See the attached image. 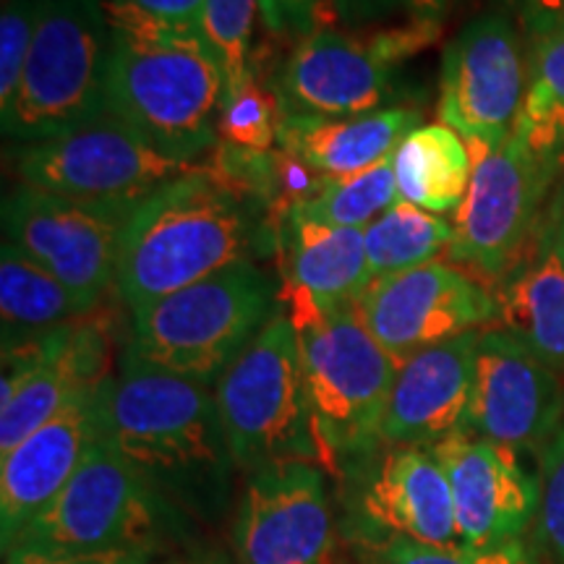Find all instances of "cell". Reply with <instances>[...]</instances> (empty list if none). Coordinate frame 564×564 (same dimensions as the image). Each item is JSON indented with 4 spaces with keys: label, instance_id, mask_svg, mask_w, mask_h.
Returning a JSON list of instances; mask_svg holds the SVG:
<instances>
[{
    "label": "cell",
    "instance_id": "obj_1",
    "mask_svg": "<svg viewBox=\"0 0 564 564\" xmlns=\"http://www.w3.org/2000/svg\"><path fill=\"white\" fill-rule=\"evenodd\" d=\"M105 436L194 523H217L228 510L236 463L207 384L154 369L126 350L108 382Z\"/></svg>",
    "mask_w": 564,
    "mask_h": 564
},
{
    "label": "cell",
    "instance_id": "obj_2",
    "mask_svg": "<svg viewBox=\"0 0 564 564\" xmlns=\"http://www.w3.org/2000/svg\"><path fill=\"white\" fill-rule=\"evenodd\" d=\"M264 241L257 194L199 165L131 212L116 288L133 312L230 267L253 264Z\"/></svg>",
    "mask_w": 564,
    "mask_h": 564
},
{
    "label": "cell",
    "instance_id": "obj_3",
    "mask_svg": "<svg viewBox=\"0 0 564 564\" xmlns=\"http://www.w3.org/2000/svg\"><path fill=\"white\" fill-rule=\"evenodd\" d=\"M108 102L154 150L194 162L220 137L225 74L199 26L158 21L105 0Z\"/></svg>",
    "mask_w": 564,
    "mask_h": 564
},
{
    "label": "cell",
    "instance_id": "obj_4",
    "mask_svg": "<svg viewBox=\"0 0 564 564\" xmlns=\"http://www.w3.org/2000/svg\"><path fill=\"white\" fill-rule=\"evenodd\" d=\"M192 523L194 520L162 499L102 434L66 489L3 554H97L121 549L162 554L192 535Z\"/></svg>",
    "mask_w": 564,
    "mask_h": 564
},
{
    "label": "cell",
    "instance_id": "obj_5",
    "mask_svg": "<svg viewBox=\"0 0 564 564\" xmlns=\"http://www.w3.org/2000/svg\"><path fill=\"white\" fill-rule=\"evenodd\" d=\"M215 400L238 470L324 460L299 333L288 312H274L230 364L215 384Z\"/></svg>",
    "mask_w": 564,
    "mask_h": 564
},
{
    "label": "cell",
    "instance_id": "obj_6",
    "mask_svg": "<svg viewBox=\"0 0 564 564\" xmlns=\"http://www.w3.org/2000/svg\"><path fill=\"white\" fill-rule=\"evenodd\" d=\"M274 288L257 264L133 308L129 348L139 361L173 377L215 387L272 316Z\"/></svg>",
    "mask_w": 564,
    "mask_h": 564
},
{
    "label": "cell",
    "instance_id": "obj_7",
    "mask_svg": "<svg viewBox=\"0 0 564 564\" xmlns=\"http://www.w3.org/2000/svg\"><path fill=\"white\" fill-rule=\"evenodd\" d=\"M110 21L105 0H45L17 95L0 112L21 144L58 137L110 112Z\"/></svg>",
    "mask_w": 564,
    "mask_h": 564
},
{
    "label": "cell",
    "instance_id": "obj_8",
    "mask_svg": "<svg viewBox=\"0 0 564 564\" xmlns=\"http://www.w3.org/2000/svg\"><path fill=\"white\" fill-rule=\"evenodd\" d=\"M324 463H356L382 447L398 358L369 333L356 306L293 319Z\"/></svg>",
    "mask_w": 564,
    "mask_h": 564
},
{
    "label": "cell",
    "instance_id": "obj_9",
    "mask_svg": "<svg viewBox=\"0 0 564 564\" xmlns=\"http://www.w3.org/2000/svg\"><path fill=\"white\" fill-rule=\"evenodd\" d=\"M21 186L76 202L139 207L147 196L199 167L154 150L112 112L58 137L21 144Z\"/></svg>",
    "mask_w": 564,
    "mask_h": 564
},
{
    "label": "cell",
    "instance_id": "obj_10",
    "mask_svg": "<svg viewBox=\"0 0 564 564\" xmlns=\"http://www.w3.org/2000/svg\"><path fill=\"white\" fill-rule=\"evenodd\" d=\"M468 152L474 173L455 209V241L447 253L486 280L502 282L531 259L525 251L560 162L535 158L514 137L502 147L468 144Z\"/></svg>",
    "mask_w": 564,
    "mask_h": 564
},
{
    "label": "cell",
    "instance_id": "obj_11",
    "mask_svg": "<svg viewBox=\"0 0 564 564\" xmlns=\"http://www.w3.org/2000/svg\"><path fill=\"white\" fill-rule=\"evenodd\" d=\"M133 209L19 186L3 204V241L17 246L95 312L118 280L121 238Z\"/></svg>",
    "mask_w": 564,
    "mask_h": 564
},
{
    "label": "cell",
    "instance_id": "obj_12",
    "mask_svg": "<svg viewBox=\"0 0 564 564\" xmlns=\"http://www.w3.org/2000/svg\"><path fill=\"white\" fill-rule=\"evenodd\" d=\"M528 53L507 13H484L442 55L436 116L468 144L502 147L525 95Z\"/></svg>",
    "mask_w": 564,
    "mask_h": 564
},
{
    "label": "cell",
    "instance_id": "obj_13",
    "mask_svg": "<svg viewBox=\"0 0 564 564\" xmlns=\"http://www.w3.org/2000/svg\"><path fill=\"white\" fill-rule=\"evenodd\" d=\"M348 539L352 544L408 539L426 546H457L453 486L432 447H379L356 460Z\"/></svg>",
    "mask_w": 564,
    "mask_h": 564
},
{
    "label": "cell",
    "instance_id": "obj_14",
    "mask_svg": "<svg viewBox=\"0 0 564 564\" xmlns=\"http://www.w3.org/2000/svg\"><path fill=\"white\" fill-rule=\"evenodd\" d=\"M238 564H327L335 544L324 476L314 463H274L249 474L232 514Z\"/></svg>",
    "mask_w": 564,
    "mask_h": 564
},
{
    "label": "cell",
    "instance_id": "obj_15",
    "mask_svg": "<svg viewBox=\"0 0 564 564\" xmlns=\"http://www.w3.org/2000/svg\"><path fill=\"white\" fill-rule=\"evenodd\" d=\"M564 426V384L560 371L502 333L478 337L468 432L512 449L539 453Z\"/></svg>",
    "mask_w": 564,
    "mask_h": 564
},
{
    "label": "cell",
    "instance_id": "obj_16",
    "mask_svg": "<svg viewBox=\"0 0 564 564\" xmlns=\"http://www.w3.org/2000/svg\"><path fill=\"white\" fill-rule=\"evenodd\" d=\"M356 312L382 348L403 364L413 352L497 322V301L470 274L432 262L373 280Z\"/></svg>",
    "mask_w": 564,
    "mask_h": 564
},
{
    "label": "cell",
    "instance_id": "obj_17",
    "mask_svg": "<svg viewBox=\"0 0 564 564\" xmlns=\"http://www.w3.org/2000/svg\"><path fill=\"white\" fill-rule=\"evenodd\" d=\"M108 340L100 324H66L32 340L6 345L0 382V457L45 426L70 400L100 387Z\"/></svg>",
    "mask_w": 564,
    "mask_h": 564
},
{
    "label": "cell",
    "instance_id": "obj_18",
    "mask_svg": "<svg viewBox=\"0 0 564 564\" xmlns=\"http://www.w3.org/2000/svg\"><path fill=\"white\" fill-rule=\"evenodd\" d=\"M394 66L377 34L369 40L316 30L295 47L274 76L278 116L352 118L387 108Z\"/></svg>",
    "mask_w": 564,
    "mask_h": 564
},
{
    "label": "cell",
    "instance_id": "obj_19",
    "mask_svg": "<svg viewBox=\"0 0 564 564\" xmlns=\"http://www.w3.org/2000/svg\"><path fill=\"white\" fill-rule=\"evenodd\" d=\"M453 486L457 533L463 546H494L520 541L539 512V476H531L518 453L457 432L432 444Z\"/></svg>",
    "mask_w": 564,
    "mask_h": 564
},
{
    "label": "cell",
    "instance_id": "obj_20",
    "mask_svg": "<svg viewBox=\"0 0 564 564\" xmlns=\"http://www.w3.org/2000/svg\"><path fill=\"white\" fill-rule=\"evenodd\" d=\"M108 382L82 392L45 426L17 444L0 468V539L9 552L21 531L47 510L105 434Z\"/></svg>",
    "mask_w": 564,
    "mask_h": 564
},
{
    "label": "cell",
    "instance_id": "obj_21",
    "mask_svg": "<svg viewBox=\"0 0 564 564\" xmlns=\"http://www.w3.org/2000/svg\"><path fill=\"white\" fill-rule=\"evenodd\" d=\"M481 329L413 352L400 364L382 423V447H432L468 432Z\"/></svg>",
    "mask_w": 564,
    "mask_h": 564
},
{
    "label": "cell",
    "instance_id": "obj_22",
    "mask_svg": "<svg viewBox=\"0 0 564 564\" xmlns=\"http://www.w3.org/2000/svg\"><path fill=\"white\" fill-rule=\"evenodd\" d=\"M285 280L291 319L356 306L373 282L366 232L288 215Z\"/></svg>",
    "mask_w": 564,
    "mask_h": 564
},
{
    "label": "cell",
    "instance_id": "obj_23",
    "mask_svg": "<svg viewBox=\"0 0 564 564\" xmlns=\"http://www.w3.org/2000/svg\"><path fill=\"white\" fill-rule=\"evenodd\" d=\"M421 123L413 108H382L352 118L280 116L278 141L306 171L340 178L390 160Z\"/></svg>",
    "mask_w": 564,
    "mask_h": 564
},
{
    "label": "cell",
    "instance_id": "obj_24",
    "mask_svg": "<svg viewBox=\"0 0 564 564\" xmlns=\"http://www.w3.org/2000/svg\"><path fill=\"white\" fill-rule=\"evenodd\" d=\"M494 301L497 329L518 337L552 369L564 371V262L554 238L539 257L507 274Z\"/></svg>",
    "mask_w": 564,
    "mask_h": 564
},
{
    "label": "cell",
    "instance_id": "obj_25",
    "mask_svg": "<svg viewBox=\"0 0 564 564\" xmlns=\"http://www.w3.org/2000/svg\"><path fill=\"white\" fill-rule=\"evenodd\" d=\"M400 202L447 215L468 192L474 160L460 133L449 126H419L392 154Z\"/></svg>",
    "mask_w": 564,
    "mask_h": 564
},
{
    "label": "cell",
    "instance_id": "obj_26",
    "mask_svg": "<svg viewBox=\"0 0 564 564\" xmlns=\"http://www.w3.org/2000/svg\"><path fill=\"white\" fill-rule=\"evenodd\" d=\"M84 314H89V308L61 280L30 262L17 246L3 241L0 249L3 348L66 327Z\"/></svg>",
    "mask_w": 564,
    "mask_h": 564
},
{
    "label": "cell",
    "instance_id": "obj_27",
    "mask_svg": "<svg viewBox=\"0 0 564 564\" xmlns=\"http://www.w3.org/2000/svg\"><path fill=\"white\" fill-rule=\"evenodd\" d=\"M514 139L535 158L562 162L564 154V30L528 40L525 95Z\"/></svg>",
    "mask_w": 564,
    "mask_h": 564
},
{
    "label": "cell",
    "instance_id": "obj_28",
    "mask_svg": "<svg viewBox=\"0 0 564 564\" xmlns=\"http://www.w3.org/2000/svg\"><path fill=\"white\" fill-rule=\"evenodd\" d=\"M364 232L371 280L432 264L455 241L453 223L408 202L394 204Z\"/></svg>",
    "mask_w": 564,
    "mask_h": 564
},
{
    "label": "cell",
    "instance_id": "obj_29",
    "mask_svg": "<svg viewBox=\"0 0 564 564\" xmlns=\"http://www.w3.org/2000/svg\"><path fill=\"white\" fill-rule=\"evenodd\" d=\"M400 202L392 158L369 171L324 178L312 194L291 207V215L335 228L366 230L373 220Z\"/></svg>",
    "mask_w": 564,
    "mask_h": 564
},
{
    "label": "cell",
    "instance_id": "obj_30",
    "mask_svg": "<svg viewBox=\"0 0 564 564\" xmlns=\"http://www.w3.org/2000/svg\"><path fill=\"white\" fill-rule=\"evenodd\" d=\"M262 13V0H207L202 13V34L220 61L225 74V102L253 84V24Z\"/></svg>",
    "mask_w": 564,
    "mask_h": 564
},
{
    "label": "cell",
    "instance_id": "obj_31",
    "mask_svg": "<svg viewBox=\"0 0 564 564\" xmlns=\"http://www.w3.org/2000/svg\"><path fill=\"white\" fill-rule=\"evenodd\" d=\"M358 564H539L531 546L520 541L494 546H426L408 539L352 544Z\"/></svg>",
    "mask_w": 564,
    "mask_h": 564
},
{
    "label": "cell",
    "instance_id": "obj_32",
    "mask_svg": "<svg viewBox=\"0 0 564 564\" xmlns=\"http://www.w3.org/2000/svg\"><path fill=\"white\" fill-rule=\"evenodd\" d=\"M535 552L549 564H564V426L539 455V512Z\"/></svg>",
    "mask_w": 564,
    "mask_h": 564
},
{
    "label": "cell",
    "instance_id": "obj_33",
    "mask_svg": "<svg viewBox=\"0 0 564 564\" xmlns=\"http://www.w3.org/2000/svg\"><path fill=\"white\" fill-rule=\"evenodd\" d=\"M45 0H6L0 17V112L17 95Z\"/></svg>",
    "mask_w": 564,
    "mask_h": 564
},
{
    "label": "cell",
    "instance_id": "obj_34",
    "mask_svg": "<svg viewBox=\"0 0 564 564\" xmlns=\"http://www.w3.org/2000/svg\"><path fill=\"white\" fill-rule=\"evenodd\" d=\"M278 102L267 97L257 84L246 87L241 95L223 105L220 137L241 150L264 152L278 139Z\"/></svg>",
    "mask_w": 564,
    "mask_h": 564
},
{
    "label": "cell",
    "instance_id": "obj_35",
    "mask_svg": "<svg viewBox=\"0 0 564 564\" xmlns=\"http://www.w3.org/2000/svg\"><path fill=\"white\" fill-rule=\"evenodd\" d=\"M322 9H329V0H262V21L278 37L299 42L319 30Z\"/></svg>",
    "mask_w": 564,
    "mask_h": 564
},
{
    "label": "cell",
    "instance_id": "obj_36",
    "mask_svg": "<svg viewBox=\"0 0 564 564\" xmlns=\"http://www.w3.org/2000/svg\"><path fill=\"white\" fill-rule=\"evenodd\" d=\"M158 552H144V549H121V552L97 554L11 552L6 554V564H158Z\"/></svg>",
    "mask_w": 564,
    "mask_h": 564
},
{
    "label": "cell",
    "instance_id": "obj_37",
    "mask_svg": "<svg viewBox=\"0 0 564 564\" xmlns=\"http://www.w3.org/2000/svg\"><path fill=\"white\" fill-rule=\"evenodd\" d=\"M502 3L520 21L528 40L564 30V0H502Z\"/></svg>",
    "mask_w": 564,
    "mask_h": 564
},
{
    "label": "cell",
    "instance_id": "obj_38",
    "mask_svg": "<svg viewBox=\"0 0 564 564\" xmlns=\"http://www.w3.org/2000/svg\"><path fill=\"white\" fill-rule=\"evenodd\" d=\"M112 6H126L144 17L181 26H199L202 30V13L207 0H108Z\"/></svg>",
    "mask_w": 564,
    "mask_h": 564
},
{
    "label": "cell",
    "instance_id": "obj_39",
    "mask_svg": "<svg viewBox=\"0 0 564 564\" xmlns=\"http://www.w3.org/2000/svg\"><path fill=\"white\" fill-rule=\"evenodd\" d=\"M400 9H408V0H329V11L348 26L377 24Z\"/></svg>",
    "mask_w": 564,
    "mask_h": 564
},
{
    "label": "cell",
    "instance_id": "obj_40",
    "mask_svg": "<svg viewBox=\"0 0 564 564\" xmlns=\"http://www.w3.org/2000/svg\"><path fill=\"white\" fill-rule=\"evenodd\" d=\"M449 0H408V11L415 21H432L440 24V19L447 11Z\"/></svg>",
    "mask_w": 564,
    "mask_h": 564
},
{
    "label": "cell",
    "instance_id": "obj_41",
    "mask_svg": "<svg viewBox=\"0 0 564 564\" xmlns=\"http://www.w3.org/2000/svg\"><path fill=\"white\" fill-rule=\"evenodd\" d=\"M158 564H230V562H228V556L217 554V552H192V554L175 556V560L158 562Z\"/></svg>",
    "mask_w": 564,
    "mask_h": 564
},
{
    "label": "cell",
    "instance_id": "obj_42",
    "mask_svg": "<svg viewBox=\"0 0 564 564\" xmlns=\"http://www.w3.org/2000/svg\"><path fill=\"white\" fill-rule=\"evenodd\" d=\"M554 243H556V251H560L562 262H564V217L560 220V228L554 232Z\"/></svg>",
    "mask_w": 564,
    "mask_h": 564
},
{
    "label": "cell",
    "instance_id": "obj_43",
    "mask_svg": "<svg viewBox=\"0 0 564 564\" xmlns=\"http://www.w3.org/2000/svg\"><path fill=\"white\" fill-rule=\"evenodd\" d=\"M560 165H562V186H564V154H562V162H560ZM564 217V215H562Z\"/></svg>",
    "mask_w": 564,
    "mask_h": 564
}]
</instances>
